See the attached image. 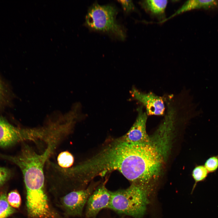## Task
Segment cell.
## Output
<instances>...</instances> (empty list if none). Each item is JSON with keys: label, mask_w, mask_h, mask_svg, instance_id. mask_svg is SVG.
Masks as SVG:
<instances>
[{"label": "cell", "mask_w": 218, "mask_h": 218, "mask_svg": "<svg viewBox=\"0 0 218 218\" xmlns=\"http://www.w3.org/2000/svg\"><path fill=\"white\" fill-rule=\"evenodd\" d=\"M157 143L114 140L95 156V169L102 176L117 170L132 183L150 184L159 176L163 162V148Z\"/></svg>", "instance_id": "cell-1"}, {"label": "cell", "mask_w": 218, "mask_h": 218, "mask_svg": "<svg viewBox=\"0 0 218 218\" xmlns=\"http://www.w3.org/2000/svg\"><path fill=\"white\" fill-rule=\"evenodd\" d=\"M26 190V206L29 218H64L51 206L45 186L42 169L29 167L22 173Z\"/></svg>", "instance_id": "cell-2"}, {"label": "cell", "mask_w": 218, "mask_h": 218, "mask_svg": "<svg viewBox=\"0 0 218 218\" xmlns=\"http://www.w3.org/2000/svg\"><path fill=\"white\" fill-rule=\"evenodd\" d=\"M150 188V184L132 183L126 189L110 191L107 208L120 213L140 218L146 211Z\"/></svg>", "instance_id": "cell-3"}, {"label": "cell", "mask_w": 218, "mask_h": 218, "mask_svg": "<svg viewBox=\"0 0 218 218\" xmlns=\"http://www.w3.org/2000/svg\"><path fill=\"white\" fill-rule=\"evenodd\" d=\"M118 10L111 4L95 2L88 10L84 24L90 30L108 34L121 40L126 37L124 27L117 21Z\"/></svg>", "instance_id": "cell-4"}, {"label": "cell", "mask_w": 218, "mask_h": 218, "mask_svg": "<svg viewBox=\"0 0 218 218\" xmlns=\"http://www.w3.org/2000/svg\"><path fill=\"white\" fill-rule=\"evenodd\" d=\"M43 130L21 129L15 127L0 116V147H7L27 140H43Z\"/></svg>", "instance_id": "cell-5"}, {"label": "cell", "mask_w": 218, "mask_h": 218, "mask_svg": "<svg viewBox=\"0 0 218 218\" xmlns=\"http://www.w3.org/2000/svg\"><path fill=\"white\" fill-rule=\"evenodd\" d=\"M92 190L89 188L74 190L58 198V206L64 216L66 217L81 216Z\"/></svg>", "instance_id": "cell-6"}, {"label": "cell", "mask_w": 218, "mask_h": 218, "mask_svg": "<svg viewBox=\"0 0 218 218\" xmlns=\"http://www.w3.org/2000/svg\"><path fill=\"white\" fill-rule=\"evenodd\" d=\"M138 114L135 122L128 132L120 137L122 140L133 143H146L151 139L146 130L147 115L144 111L142 106L137 109Z\"/></svg>", "instance_id": "cell-7"}, {"label": "cell", "mask_w": 218, "mask_h": 218, "mask_svg": "<svg viewBox=\"0 0 218 218\" xmlns=\"http://www.w3.org/2000/svg\"><path fill=\"white\" fill-rule=\"evenodd\" d=\"M130 92L132 97L145 107L147 115H162L164 114L165 107L163 97L151 92L143 93L135 88Z\"/></svg>", "instance_id": "cell-8"}, {"label": "cell", "mask_w": 218, "mask_h": 218, "mask_svg": "<svg viewBox=\"0 0 218 218\" xmlns=\"http://www.w3.org/2000/svg\"><path fill=\"white\" fill-rule=\"evenodd\" d=\"M110 198V191L104 185L98 187L88 199L86 211L88 218L94 217L102 209L107 208Z\"/></svg>", "instance_id": "cell-9"}, {"label": "cell", "mask_w": 218, "mask_h": 218, "mask_svg": "<svg viewBox=\"0 0 218 218\" xmlns=\"http://www.w3.org/2000/svg\"><path fill=\"white\" fill-rule=\"evenodd\" d=\"M168 3V1L165 0H144L139 3L151 17L157 19L158 23H162L167 18L165 10Z\"/></svg>", "instance_id": "cell-10"}, {"label": "cell", "mask_w": 218, "mask_h": 218, "mask_svg": "<svg viewBox=\"0 0 218 218\" xmlns=\"http://www.w3.org/2000/svg\"><path fill=\"white\" fill-rule=\"evenodd\" d=\"M16 210L9 204L5 193H0V218H7Z\"/></svg>", "instance_id": "cell-11"}, {"label": "cell", "mask_w": 218, "mask_h": 218, "mask_svg": "<svg viewBox=\"0 0 218 218\" xmlns=\"http://www.w3.org/2000/svg\"><path fill=\"white\" fill-rule=\"evenodd\" d=\"M57 160L58 166L63 168H67L73 164L74 158L71 153L68 151L61 152L58 155Z\"/></svg>", "instance_id": "cell-12"}, {"label": "cell", "mask_w": 218, "mask_h": 218, "mask_svg": "<svg viewBox=\"0 0 218 218\" xmlns=\"http://www.w3.org/2000/svg\"><path fill=\"white\" fill-rule=\"evenodd\" d=\"M7 199L9 205L14 208H18L21 205V196L16 190H13L8 193Z\"/></svg>", "instance_id": "cell-13"}, {"label": "cell", "mask_w": 218, "mask_h": 218, "mask_svg": "<svg viewBox=\"0 0 218 218\" xmlns=\"http://www.w3.org/2000/svg\"><path fill=\"white\" fill-rule=\"evenodd\" d=\"M208 172L203 165H199L193 169L192 175L196 183L205 180L208 175Z\"/></svg>", "instance_id": "cell-14"}, {"label": "cell", "mask_w": 218, "mask_h": 218, "mask_svg": "<svg viewBox=\"0 0 218 218\" xmlns=\"http://www.w3.org/2000/svg\"><path fill=\"white\" fill-rule=\"evenodd\" d=\"M204 166L209 173L215 172L218 168V155L209 157L206 160Z\"/></svg>", "instance_id": "cell-15"}, {"label": "cell", "mask_w": 218, "mask_h": 218, "mask_svg": "<svg viewBox=\"0 0 218 218\" xmlns=\"http://www.w3.org/2000/svg\"><path fill=\"white\" fill-rule=\"evenodd\" d=\"M11 175L12 171L10 169L0 166V187L8 180Z\"/></svg>", "instance_id": "cell-16"}, {"label": "cell", "mask_w": 218, "mask_h": 218, "mask_svg": "<svg viewBox=\"0 0 218 218\" xmlns=\"http://www.w3.org/2000/svg\"><path fill=\"white\" fill-rule=\"evenodd\" d=\"M7 92L2 82L0 79V108L7 102Z\"/></svg>", "instance_id": "cell-17"}, {"label": "cell", "mask_w": 218, "mask_h": 218, "mask_svg": "<svg viewBox=\"0 0 218 218\" xmlns=\"http://www.w3.org/2000/svg\"><path fill=\"white\" fill-rule=\"evenodd\" d=\"M124 11L126 13L135 11L136 8L131 0H118Z\"/></svg>", "instance_id": "cell-18"}]
</instances>
